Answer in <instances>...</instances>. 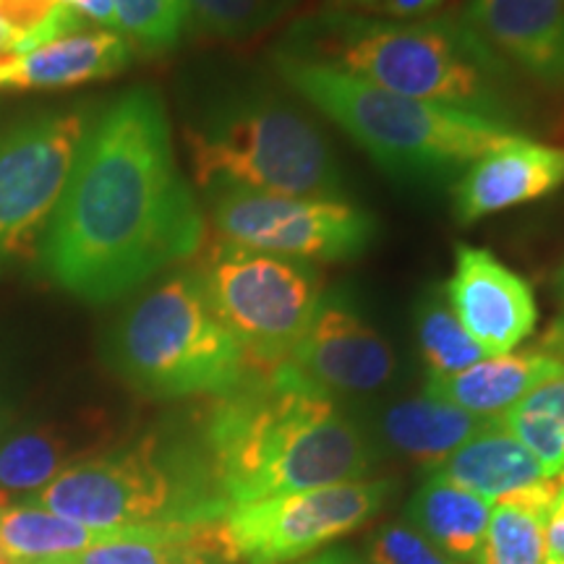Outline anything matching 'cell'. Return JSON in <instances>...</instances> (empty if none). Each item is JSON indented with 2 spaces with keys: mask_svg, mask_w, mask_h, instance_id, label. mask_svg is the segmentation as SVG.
Here are the masks:
<instances>
[{
  "mask_svg": "<svg viewBox=\"0 0 564 564\" xmlns=\"http://www.w3.org/2000/svg\"><path fill=\"white\" fill-rule=\"evenodd\" d=\"M204 215L173 152L171 121L150 87L123 91L89 123L40 241V262L76 299L105 303L192 259Z\"/></svg>",
  "mask_w": 564,
  "mask_h": 564,
  "instance_id": "cell-1",
  "label": "cell"
},
{
  "mask_svg": "<svg viewBox=\"0 0 564 564\" xmlns=\"http://www.w3.org/2000/svg\"><path fill=\"white\" fill-rule=\"evenodd\" d=\"M202 453L228 510L361 481L373 465L356 421L288 361L253 364L236 390L217 398L202 429Z\"/></svg>",
  "mask_w": 564,
  "mask_h": 564,
  "instance_id": "cell-2",
  "label": "cell"
},
{
  "mask_svg": "<svg viewBox=\"0 0 564 564\" xmlns=\"http://www.w3.org/2000/svg\"><path fill=\"white\" fill-rule=\"evenodd\" d=\"M291 51L413 100L512 126V70L463 19L377 21L322 11L291 30Z\"/></svg>",
  "mask_w": 564,
  "mask_h": 564,
  "instance_id": "cell-3",
  "label": "cell"
},
{
  "mask_svg": "<svg viewBox=\"0 0 564 564\" xmlns=\"http://www.w3.org/2000/svg\"><path fill=\"white\" fill-rule=\"evenodd\" d=\"M280 79L343 129L387 173L405 181L449 178L518 137L478 112L413 100L291 51L274 53Z\"/></svg>",
  "mask_w": 564,
  "mask_h": 564,
  "instance_id": "cell-4",
  "label": "cell"
},
{
  "mask_svg": "<svg viewBox=\"0 0 564 564\" xmlns=\"http://www.w3.org/2000/svg\"><path fill=\"white\" fill-rule=\"evenodd\" d=\"M24 502L102 528L207 523L228 512L202 444L192 449L158 436L68 465Z\"/></svg>",
  "mask_w": 564,
  "mask_h": 564,
  "instance_id": "cell-5",
  "label": "cell"
},
{
  "mask_svg": "<svg viewBox=\"0 0 564 564\" xmlns=\"http://www.w3.org/2000/svg\"><path fill=\"white\" fill-rule=\"evenodd\" d=\"M112 358L139 392L165 400L223 398L253 366L196 272H175L133 303L112 337Z\"/></svg>",
  "mask_w": 564,
  "mask_h": 564,
  "instance_id": "cell-6",
  "label": "cell"
},
{
  "mask_svg": "<svg viewBox=\"0 0 564 564\" xmlns=\"http://www.w3.org/2000/svg\"><path fill=\"white\" fill-rule=\"evenodd\" d=\"M199 186L343 199L345 181L319 126L278 97H249L186 131Z\"/></svg>",
  "mask_w": 564,
  "mask_h": 564,
  "instance_id": "cell-7",
  "label": "cell"
},
{
  "mask_svg": "<svg viewBox=\"0 0 564 564\" xmlns=\"http://www.w3.org/2000/svg\"><path fill=\"white\" fill-rule=\"evenodd\" d=\"M204 293L257 366L291 358L324 299L308 262L212 243L199 270Z\"/></svg>",
  "mask_w": 564,
  "mask_h": 564,
  "instance_id": "cell-8",
  "label": "cell"
},
{
  "mask_svg": "<svg viewBox=\"0 0 564 564\" xmlns=\"http://www.w3.org/2000/svg\"><path fill=\"white\" fill-rule=\"evenodd\" d=\"M217 241L299 262H343L377 238V220L345 199H312L217 188L212 192Z\"/></svg>",
  "mask_w": 564,
  "mask_h": 564,
  "instance_id": "cell-9",
  "label": "cell"
},
{
  "mask_svg": "<svg viewBox=\"0 0 564 564\" xmlns=\"http://www.w3.org/2000/svg\"><path fill=\"white\" fill-rule=\"evenodd\" d=\"M392 481H345L230 507L223 533L236 562L288 564L319 552L382 510Z\"/></svg>",
  "mask_w": 564,
  "mask_h": 564,
  "instance_id": "cell-10",
  "label": "cell"
},
{
  "mask_svg": "<svg viewBox=\"0 0 564 564\" xmlns=\"http://www.w3.org/2000/svg\"><path fill=\"white\" fill-rule=\"evenodd\" d=\"M87 112H53L0 133V262L30 257L53 220L89 129Z\"/></svg>",
  "mask_w": 564,
  "mask_h": 564,
  "instance_id": "cell-11",
  "label": "cell"
},
{
  "mask_svg": "<svg viewBox=\"0 0 564 564\" xmlns=\"http://www.w3.org/2000/svg\"><path fill=\"white\" fill-rule=\"evenodd\" d=\"M288 364L329 398L379 390L398 369L392 345L337 291L324 293Z\"/></svg>",
  "mask_w": 564,
  "mask_h": 564,
  "instance_id": "cell-12",
  "label": "cell"
},
{
  "mask_svg": "<svg viewBox=\"0 0 564 564\" xmlns=\"http://www.w3.org/2000/svg\"><path fill=\"white\" fill-rule=\"evenodd\" d=\"M444 299L486 356H505L533 335L539 306L531 282L499 262L489 249L460 243Z\"/></svg>",
  "mask_w": 564,
  "mask_h": 564,
  "instance_id": "cell-13",
  "label": "cell"
},
{
  "mask_svg": "<svg viewBox=\"0 0 564 564\" xmlns=\"http://www.w3.org/2000/svg\"><path fill=\"white\" fill-rule=\"evenodd\" d=\"M460 19L507 68L564 91V0H468Z\"/></svg>",
  "mask_w": 564,
  "mask_h": 564,
  "instance_id": "cell-14",
  "label": "cell"
},
{
  "mask_svg": "<svg viewBox=\"0 0 564 564\" xmlns=\"http://www.w3.org/2000/svg\"><path fill=\"white\" fill-rule=\"evenodd\" d=\"M562 183L564 150L518 133L460 173L453 188L455 220L474 225L497 212L549 196Z\"/></svg>",
  "mask_w": 564,
  "mask_h": 564,
  "instance_id": "cell-15",
  "label": "cell"
},
{
  "mask_svg": "<svg viewBox=\"0 0 564 564\" xmlns=\"http://www.w3.org/2000/svg\"><path fill=\"white\" fill-rule=\"evenodd\" d=\"M131 58L133 45L126 34L84 26L0 68V91L82 87L121 74Z\"/></svg>",
  "mask_w": 564,
  "mask_h": 564,
  "instance_id": "cell-16",
  "label": "cell"
},
{
  "mask_svg": "<svg viewBox=\"0 0 564 564\" xmlns=\"http://www.w3.org/2000/svg\"><path fill=\"white\" fill-rule=\"evenodd\" d=\"M562 371L564 364L541 348L512 350L505 356H486L453 377L426 379L423 394L474 413L478 419H499L528 392Z\"/></svg>",
  "mask_w": 564,
  "mask_h": 564,
  "instance_id": "cell-17",
  "label": "cell"
},
{
  "mask_svg": "<svg viewBox=\"0 0 564 564\" xmlns=\"http://www.w3.org/2000/svg\"><path fill=\"white\" fill-rule=\"evenodd\" d=\"M432 476L474 491L486 502H499L507 494L549 476L544 465L535 460L531 449H525L499 419L481 432L460 444L447 460L432 468Z\"/></svg>",
  "mask_w": 564,
  "mask_h": 564,
  "instance_id": "cell-18",
  "label": "cell"
},
{
  "mask_svg": "<svg viewBox=\"0 0 564 564\" xmlns=\"http://www.w3.org/2000/svg\"><path fill=\"white\" fill-rule=\"evenodd\" d=\"M147 525H84L34 505H0V552L9 564L68 560L89 549L116 544L144 531Z\"/></svg>",
  "mask_w": 564,
  "mask_h": 564,
  "instance_id": "cell-19",
  "label": "cell"
},
{
  "mask_svg": "<svg viewBox=\"0 0 564 564\" xmlns=\"http://www.w3.org/2000/svg\"><path fill=\"white\" fill-rule=\"evenodd\" d=\"M489 520L491 502L440 476H429L408 502V525L460 564H476Z\"/></svg>",
  "mask_w": 564,
  "mask_h": 564,
  "instance_id": "cell-20",
  "label": "cell"
},
{
  "mask_svg": "<svg viewBox=\"0 0 564 564\" xmlns=\"http://www.w3.org/2000/svg\"><path fill=\"white\" fill-rule=\"evenodd\" d=\"M489 423L491 419H478L429 394H419L387 408L379 426L384 442L400 455L436 468Z\"/></svg>",
  "mask_w": 564,
  "mask_h": 564,
  "instance_id": "cell-21",
  "label": "cell"
},
{
  "mask_svg": "<svg viewBox=\"0 0 564 564\" xmlns=\"http://www.w3.org/2000/svg\"><path fill=\"white\" fill-rule=\"evenodd\" d=\"M70 564H238L220 520L207 523L147 525L131 539L105 544L76 556Z\"/></svg>",
  "mask_w": 564,
  "mask_h": 564,
  "instance_id": "cell-22",
  "label": "cell"
},
{
  "mask_svg": "<svg viewBox=\"0 0 564 564\" xmlns=\"http://www.w3.org/2000/svg\"><path fill=\"white\" fill-rule=\"evenodd\" d=\"M499 423L531 449L549 476L564 470V371L514 403Z\"/></svg>",
  "mask_w": 564,
  "mask_h": 564,
  "instance_id": "cell-23",
  "label": "cell"
},
{
  "mask_svg": "<svg viewBox=\"0 0 564 564\" xmlns=\"http://www.w3.org/2000/svg\"><path fill=\"white\" fill-rule=\"evenodd\" d=\"M415 337L429 379L453 377L486 358L481 345L465 333L442 288H432L415 306Z\"/></svg>",
  "mask_w": 564,
  "mask_h": 564,
  "instance_id": "cell-24",
  "label": "cell"
},
{
  "mask_svg": "<svg viewBox=\"0 0 564 564\" xmlns=\"http://www.w3.org/2000/svg\"><path fill=\"white\" fill-rule=\"evenodd\" d=\"M74 463L66 436L42 429L13 434L0 444V489L34 494Z\"/></svg>",
  "mask_w": 564,
  "mask_h": 564,
  "instance_id": "cell-25",
  "label": "cell"
},
{
  "mask_svg": "<svg viewBox=\"0 0 564 564\" xmlns=\"http://www.w3.org/2000/svg\"><path fill=\"white\" fill-rule=\"evenodd\" d=\"M299 0H183L202 34L223 42L251 40L285 17Z\"/></svg>",
  "mask_w": 564,
  "mask_h": 564,
  "instance_id": "cell-26",
  "label": "cell"
},
{
  "mask_svg": "<svg viewBox=\"0 0 564 564\" xmlns=\"http://www.w3.org/2000/svg\"><path fill=\"white\" fill-rule=\"evenodd\" d=\"M546 520L510 505H494L476 564H546Z\"/></svg>",
  "mask_w": 564,
  "mask_h": 564,
  "instance_id": "cell-27",
  "label": "cell"
},
{
  "mask_svg": "<svg viewBox=\"0 0 564 564\" xmlns=\"http://www.w3.org/2000/svg\"><path fill=\"white\" fill-rule=\"evenodd\" d=\"M118 32L147 53H165L178 45L188 17L183 0H112Z\"/></svg>",
  "mask_w": 564,
  "mask_h": 564,
  "instance_id": "cell-28",
  "label": "cell"
},
{
  "mask_svg": "<svg viewBox=\"0 0 564 564\" xmlns=\"http://www.w3.org/2000/svg\"><path fill=\"white\" fill-rule=\"evenodd\" d=\"M369 562L371 564H460L453 556L440 552L429 544L421 533L411 525L394 523L384 525L373 533L369 541Z\"/></svg>",
  "mask_w": 564,
  "mask_h": 564,
  "instance_id": "cell-29",
  "label": "cell"
},
{
  "mask_svg": "<svg viewBox=\"0 0 564 564\" xmlns=\"http://www.w3.org/2000/svg\"><path fill=\"white\" fill-rule=\"evenodd\" d=\"M449 0H327L324 11L377 21H419L434 17Z\"/></svg>",
  "mask_w": 564,
  "mask_h": 564,
  "instance_id": "cell-30",
  "label": "cell"
},
{
  "mask_svg": "<svg viewBox=\"0 0 564 564\" xmlns=\"http://www.w3.org/2000/svg\"><path fill=\"white\" fill-rule=\"evenodd\" d=\"M58 6V0H0V17L21 34V55L37 47V32Z\"/></svg>",
  "mask_w": 564,
  "mask_h": 564,
  "instance_id": "cell-31",
  "label": "cell"
},
{
  "mask_svg": "<svg viewBox=\"0 0 564 564\" xmlns=\"http://www.w3.org/2000/svg\"><path fill=\"white\" fill-rule=\"evenodd\" d=\"M70 13H76L84 24L102 26V30H118L116 6L112 0H58Z\"/></svg>",
  "mask_w": 564,
  "mask_h": 564,
  "instance_id": "cell-32",
  "label": "cell"
},
{
  "mask_svg": "<svg viewBox=\"0 0 564 564\" xmlns=\"http://www.w3.org/2000/svg\"><path fill=\"white\" fill-rule=\"evenodd\" d=\"M546 560L564 562V486L556 494L552 512L546 518Z\"/></svg>",
  "mask_w": 564,
  "mask_h": 564,
  "instance_id": "cell-33",
  "label": "cell"
},
{
  "mask_svg": "<svg viewBox=\"0 0 564 564\" xmlns=\"http://www.w3.org/2000/svg\"><path fill=\"white\" fill-rule=\"evenodd\" d=\"M301 564H366V562L358 560V556L348 552V549H333V552L308 556V560H303Z\"/></svg>",
  "mask_w": 564,
  "mask_h": 564,
  "instance_id": "cell-34",
  "label": "cell"
},
{
  "mask_svg": "<svg viewBox=\"0 0 564 564\" xmlns=\"http://www.w3.org/2000/svg\"><path fill=\"white\" fill-rule=\"evenodd\" d=\"M539 348L549 352V356H554L556 361L564 364V337H544Z\"/></svg>",
  "mask_w": 564,
  "mask_h": 564,
  "instance_id": "cell-35",
  "label": "cell"
},
{
  "mask_svg": "<svg viewBox=\"0 0 564 564\" xmlns=\"http://www.w3.org/2000/svg\"><path fill=\"white\" fill-rule=\"evenodd\" d=\"M556 293H560V299L564 303V264L560 267V272H556ZM546 335H562L564 337V314L552 324V329H549Z\"/></svg>",
  "mask_w": 564,
  "mask_h": 564,
  "instance_id": "cell-36",
  "label": "cell"
},
{
  "mask_svg": "<svg viewBox=\"0 0 564 564\" xmlns=\"http://www.w3.org/2000/svg\"><path fill=\"white\" fill-rule=\"evenodd\" d=\"M37 564H70L68 560H45V562H37Z\"/></svg>",
  "mask_w": 564,
  "mask_h": 564,
  "instance_id": "cell-37",
  "label": "cell"
},
{
  "mask_svg": "<svg viewBox=\"0 0 564 564\" xmlns=\"http://www.w3.org/2000/svg\"><path fill=\"white\" fill-rule=\"evenodd\" d=\"M0 564H9V560H6L3 552H0Z\"/></svg>",
  "mask_w": 564,
  "mask_h": 564,
  "instance_id": "cell-38",
  "label": "cell"
},
{
  "mask_svg": "<svg viewBox=\"0 0 564 564\" xmlns=\"http://www.w3.org/2000/svg\"><path fill=\"white\" fill-rule=\"evenodd\" d=\"M546 564H564V562H556V560H546Z\"/></svg>",
  "mask_w": 564,
  "mask_h": 564,
  "instance_id": "cell-39",
  "label": "cell"
}]
</instances>
